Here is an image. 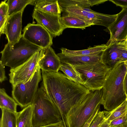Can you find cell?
Listing matches in <instances>:
<instances>
[{
  "label": "cell",
  "mask_w": 127,
  "mask_h": 127,
  "mask_svg": "<svg viewBox=\"0 0 127 127\" xmlns=\"http://www.w3.org/2000/svg\"><path fill=\"white\" fill-rule=\"evenodd\" d=\"M41 73L42 83L45 91L60 111L64 124L66 115L73 106L83 100L90 91L60 72L42 70Z\"/></svg>",
  "instance_id": "cell-1"
},
{
  "label": "cell",
  "mask_w": 127,
  "mask_h": 127,
  "mask_svg": "<svg viewBox=\"0 0 127 127\" xmlns=\"http://www.w3.org/2000/svg\"><path fill=\"white\" fill-rule=\"evenodd\" d=\"M126 71L123 62H118L110 68L103 85L101 103L107 111L114 109L126 100L124 85Z\"/></svg>",
  "instance_id": "cell-2"
},
{
  "label": "cell",
  "mask_w": 127,
  "mask_h": 127,
  "mask_svg": "<svg viewBox=\"0 0 127 127\" xmlns=\"http://www.w3.org/2000/svg\"><path fill=\"white\" fill-rule=\"evenodd\" d=\"M62 10V16L71 15L78 18L91 26H103L108 28L115 21L117 14L110 15L95 12L90 8L88 0H58Z\"/></svg>",
  "instance_id": "cell-3"
},
{
  "label": "cell",
  "mask_w": 127,
  "mask_h": 127,
  "mask_svg": "<svg viewBox=\"0 0 127 127\" xmlns=\"http://www.w3.org/2000/svg\"><path fill=\"white\" fill-rule=\"evenodd\" d=\"M103 89L89 93L81 101L73 106L66 115L65 127H83L96 108L100 105Z\"/></svg>",
  "instance_id": "cell-4"
},
{
  "label": "cell",
  "mask_w": 127,
  "mask_h": 127,
  "mask_svg": "<svg viewBox=\"0 0 127 127\" xmlns=\"http://www.w3.org/2000/svg\"><path fill=\"white\" fill-rule=\"evenodd\" d=\"M33 127H41L62 120L58 110L47 95L41 83L32 103Z\"/></svg>",
  "instance_id": "cell-5"
},
{
  "label": "cell",
  "mask_w": 127,
  "mask_h": 127,
  "mask_svg": "<svg viewBox=\"0 0 127 127\" xmlns=\"http://www.w3.org/2000/svg\"><path fill=\"white\" fill-rule=\"evenodd\" d=\"M43 48L33 44L25 39L22 34L20 38L11 48L7 43L0 52V61L4 66L14 68L21 65L37 51Z\"/></svg>",
  "instance_id": "cell-6"
},
{
  "label": "cell",
  "mask_w": 127,
  "mask_h": 127,
  "mask_svg": "<svg viewBox=\"0 0 127 127\" xmlns=\"http://www.w3.org/2000/svg\"><path fill=\"white\" fill-rule=\"evenodd\" d=\"M84 82V86L90 91L103 88L107 74L110 69L101 61L90 64L74 65Z\"/></svg>",
  "instance_id": "cell-7"
},
{
  "label": "cell",
  "mask_w": 127,
  "mask_h": 127,
  "mask_svg": "<svg viewBox=\"0 0 127 127\" xmlns=\"http://www.w3.org/2000/svg\"><path fill=\"white\" fill-rule=\"evenodd\" d=\"M45 52V49L37 51L21 65L10 69L9 81L12 87L20 83L25 84L32 80L35 72L40 68V63Z\"/></svg>",
  "instance_id": "cell-8"
},
{
  "label": "cell",
  "mask_w": 127,
  "mask_h": 127,
  "mask_svg": "<svg viewBox=\"0 0 127 127\" xmlns=\"http://www.w3.org/2000/svg\"><path fill=\"white\" fill-rule=\"evenodd\" d=\"M40 69V68L38 69L31 81L12 87V97L21 108L32 103L39 84L42 79Z\"/></svg>",
  "instance_id": "cell-9"
},
{
  "label": "cell",
  "mask_w": 127,
  "mask_h": 127,
  "mask_svg": "<svg viewBox=\"0 0 127 127\" xmlns=\"http://www.w3.org/2000/svg\"><path fill=\"white\" fill-rule=\"evenodd\" d=\"M22 35L30 43L45 49L51 46L53 44V37L42 26L29 23L25 26Z\"/></svg>",
  "instance_id": "cell-10"
},
{
  "label": "cell",
  "mask_w": 127,
  "mask_h": 127,
  "mask_svg": "<svg viewBox=\"0 0 127 127\" xmlns=\"http://www.w3.org/2000/svg\"><path fill=\"white\" fill-rule=\"evenodd\" d=\"M61 16L34 9L32 15L37 24L44 27L53 37L60 36L64 30L60 22Z\"/></svg>",
  "instance_id": "cell-11"
},
{
  "label": "cell",
  "mask_w": 127,
  "mask_h": 127,
  "mask_svg": "<svg viewBox=\"0 0 127 127\" xmlns=\"http://www.w3.org/2000/svg\"><path fill=\"white\" fill-rule=\"evenodd\" d=\"M108 29L110 36L105 44L106 46L115 41L126 40L127 37V9H122L117 14L116 19Z\"/></svg>",
  "instance_id": "cell-12"
},
{
  "label": "cell",
  "mask_w": 127,
  "mask_h": 127,
  "mask_svg": "<svg viewBox=\"0 0 127 127\" xmlns=\"http://www.w3.org/2000/svg\"><path fill=\"white\" fill-rule=\"evenodd\" d=\"M24 10L9 16L4 30V34L8 40L7 44L11 48L19 40L22 35V17Z\"/></svg>",
  "instance_id": "cell-13"
},
{
  "label": "cell",
  "mask_w": 127,
  "mask_h": 127,
  "mask_svg": "<svg viewBox=\"0 0 127 127\" xmlns=\"http://www.w3.org/2000/svg\"><path fill=\"white\" fill-rule=\"evenodd\" d=\"M61 63L59 58L51 46L45 49L44 56L40 64V69L42 70L48 72H58Z\"/></svg>",
  "instance_id": "cell-14"
},
{
  "label": "cell",
  "mask_w": 127,
  "mask_h": 127,
  "mask_svg": "<svg viewBox=\"0 0 127 127\" xmlns=\"http://www.w3.org/2000/svg\"><path fill=\"white\" fill-rule=\"evenodd\" d=\"M118 41H115L107 46L102 54L101 61L110 68L119 62L120 55L123 50Z\"/></svg>",
  "instance_id": "cell-15"
},
{
  "label": "cell",
  "mask_w": 127,
  "mask_h": 127,
  "mask_svg": "<svg viewBox=\"0 0 127 127\" xmlns=\"http://www.w3.org/2000/svg\"><path fill=\"white\" fill-rule=\"evenodd\" d=\"M102 54L94 56H83L66 54L61 52L57 55L61 62L68 63L73 66L95 63L101 61Z\"/></svg>",
  "instance_id": "cell-16"
},
{
  "label": "cell",
  "mask_w": 127,
  "mask_h": 127,
  "mask_svg": "<svg viewBox=\"0 0 127 127\" xmlns=\"http://www.w3.org/2000/svg\"><path fill=\"white\" fill-rule=\"evenodd\" d=\"M31 5L34 9L55 15H61L62 10L58 0H32Z\"/></svg>",
  "instance_id": "cell-17"
},
{
  "label": "cell",
  "mask_w": 127,
  "mask_h": 127,
  "mask_svg": "<svg viewBox=\"0 0 127 127\" xmlns=\"http://www.w3.org/2000/svg\"><path fill=\"white\" fill-rule=\"evenodd\" d=\"M107 46L105 44L95 45L93 47L90 46L88 49L79 50H72L62 48L61 50L63 54L77 56H94L102 54Z\"/></svg>",
  "instance_id": "cell-18"
},
{
  "label": "cell",
  "mask_w": 127,
  "mask_h": 127,
  "mask_svg": "<svg viewBox=\"0 0 127 127\" xmlns=\"http://www.w3.org/2000/svg\"><path fill=\"white\" fill-rule=\"evenodd\" d=\"M33 106L31 104L24 108L17 115V127H33Z\"/></svg>",
  "instance_id": "cell-19"
},
{
  "label": "cell",
  "mask_w": 127,
  "mask_h": 127,
  "mask_svg": "<svg viewBox=\"0 0 127 127\" xmlns=\"http://www.w3.org/2000/svg\"><path fill=\"white\" fill-rule=\"evenodd\" d=\"M60 21L64 30L67 28L83 29L91 26L81 19L71 15L62 16L60 18Z\"/></svg>",
  "instance_id": "cell-20"
},
{
  "label": "cell",
  "mask_w": 127,
  "mask_h": 127,
  "mask_svg": "<svg viewBox=\"0 0 127 127\" xmlns=\"http://www.w3.org/2000/svg\"><path fill=\"white\" fill-rule=\"evenodd\" d=\"M18 104L13 98L6 93L3 88L0 89V107L15 113H17Z\"/></svg>",
  "instance_id": "cell-21"
},
{
  "label": "cell",
  "mask_w": 127,
  "mask_h": 127,
  "mask_svg": "<svg viewBox=\"0 0 127 127\" xmlns=\"http://www.w3.org/2000/svg\"><path fill=\"white\" fill-rule=\"evenodd\" d=\"M60 70L62 71L65 76L71 80L84 85V82L80 74L70 64L61 62Z\"/></svg>",
  "instance_id": "cell-22"
},
{
  "label": "cell",
  "mask_w": 127,
  "mask_h": 127,
  "mask_svg": "<svg viewBox=\"0 0 127 127\" xmlns=\"http://www.w3.org/2000/svg\"><path fill=\"white\" fill-rule=\"evenodd\" d=\"M1 117L0 127H17V113L5 109L1 108Z\"/></svg>",
  "instance_id": "cell-23"
},
{
  "label": "cell",
  "mask_w": 127,
  "mask_h": 127,
  "mask_svg": "<svg viewBox=\"0 0 127 127\" xmlns=\"http://www.w3.org/2000/svg\"><path fill=\"white\" fill-rule=\"evenodd\" d=\"M103 111L105 121L110 123L113 120L127 113V100H126L120 106L112 110Z\"/></svg>",
  "instance_id": "cell-24"
},
{
  "label": "cell",
  "mask_w": 127,
  "mask_h": 127,
  "mask_svg": "<svg viewBox=\"0 0 127 127\" xmlns=\"http://www.w3.org/2000/svg\"><path fill=\"white\" fill-rule=\"evenodd\" d=\"M32 0H8L6 3L8 6L9 16L24 10L28 4H31Z\"/></svg>",
  "instance_id": "cell-25"
},
{
  "label": "cell",
  "mask_w": 127,
  "mask_h": 127,
  "mask_svg": "<svg viewBox=\"0 0 127 127\" xmlns=\"http://www.w3.org/2000/svg\"><path fill=\"white\" fill-rule=\"evenodd\" d=\"M7 0L2 1L0 4V36L4 34V30L6 22L9 17L8 6Z\"/></svg>",
  "instance_id": "cell-26"
},
{
  "label": "cell",
  "mask_w": 127,
  "mask_h": 127,
  "mask_svg": "<svg viewBox=\"0 0 127 127\" xmlns=\"http://www.w3.org/2000/svg\"><path fill=\"white\" fill-rule=\"evenodd\" d=\"M105 121V116L103 111H100L97 114L90 127H99Z\"/></svg>",
  "instance_id": "cell-27"
},
{
  "label": "cell",
  "mask_w": 127,
  "mask_h": 127,
  "mask_svg": "<svg viewBox=\"0 0 127 127\" xmlns=\"http://www.w3.org/2000/svg\"><path fill=\"white\" fill-rule=\"evenodd\" d=\"M127 123V113L124 115L118 117L112 121L110 123V127Z\"/></svg>",
  "instance_id": "cell-28"
},
{
  "label": "cell",
  "mask_w": 127,
  "mask_h": 127,
  "mask_svg": "<svg viewBox=\"0 0 127 127\" xmlns=\"http://www.w3.org/2000/svg\"><path fill=\"white\" fill-rule=\"evenodd\" d=\"M100 105L99 106L96 108L92 115L83 127H90L91 124L95 119L97 114L100 111Z\"/></svg>",
  "instance_id": "cell-29"
},
{
  "label": "cell",
  "mask_w": 127,
  "mask_h": 127,
  "mask_svg": "<svg viewBox=\"0 0 127 127\" xmlns=\"http://www.w3.org/2000/svg\"><path fill=\"white\" fill-rule=\"evenodd\" d=\"M117 6L122 8V9H127V0H110Z\"/></svg>",
  "instance_id": "cell-30"
},
{
  "label": "cell",
  "mask_w": 127,
  "mask_h": 127,
  "mask_svg": "<svg viewBox=\"0 0 127 127\" xmlns=\"http://www.w3.org/2000/svg\"><path fill=\"white\" fill-rule=\"evenodd\" d=\"M0 82L2 83L7 79V78L5 75V66L3 65L0 61Z\"/></svg>",
  "instance_id": "cell-31"
},
{
  "label": "cell",
  "mask_w": 127,
  "mask_h": 127,
  "mask_svg": "<svg viewBox=\"0 0 127 127\" xmlns=\"http://www.w3.org/2000/svg\"><path fill=\"white\" fill-rule=\"evenodd\" d=\"M127 61V50L123 49L119 57V62Z\"/></svg>",
  "instance_id": "cell-32"
},
{
  "label": "cell",
  "mask_w": 127,
  "mask_h": 127,
  "mask_svg": "<svg viewBox=\"0 0 127 127\" xmlns=\"http://www.w3.org/2000/svg\"><path fill=\"white\" fill-rule=\"evenodd\" d=\"M41 127H65L62 120L57 123Z\"/></svg>",
  "instance_id": "cell-33"
},
{
  "label": "cell",
  "mask_w": 127,
  "mask_h": 127,
  "mask_svg": "<svg viewBox=\"0 0 127 127\" xmlns=\"http://www.w3.org/2000/svg\"><path fill=\"white\" fill-rule=\"evenodd\" d=\"M88 0L91 6L103 3L108 1V0Z\"/></svg>",
  "instance_id": "cell-34"
},
{
  "label": "cell",
  "mask_w": 127,
  "mask_h": 127,
  "mask_svg": "<svg viewBox=\"0 0 127 127\" xmlns=\"http://www.w3.org/2000/svg\"><path fill=\"white\" fill-rule=\"evenodd\" d=\"M119 44L123 49L127 50V42L126 41H119Z\"/></svg>",
  "instance_id": "cell-35"
},
{
  "label": "cell",
  "mask_w": 127,
  "mask_h": 127,
  "mask_svg": "<svg viewBox=\"0 0 127 127\" xmlns=\"http://www.w3.org/2000/svg\"><path fill=\"white\" fill-rule=\"evenodd\" d=\"M124 85L127 98V73H126L124 80Z\"/></svg>",
  "instance_id": "cell-36"
},
{
  "label": "cell",
  "mask_w": 127,
  "mask_h": 127,
  "mask_svg": "<svg viewBox=\"0 0 127 127\" xmlns=\"http://www.w3.org/2000/svg\"><path fill=\"white\" fill-rule=\"evenodd\" d=\"M110 123L108 122L105 121L99 127H110Z\"/></svg>",
  "instance_id": "cell-37"
},
{
  "label": "cell",
  "mask_w": 127,
  "mask_h": 127,
  "mask_svg": "<svg viewBox=\"0 0 127 127\" xmlns=\"http://www.w3.org/2000/svg\"><path fill=\"white\" fill-rule=\"evenodd\" d=\"M124 63L126 68L127 69V61L124 62Z\"/></svg>",
  "instance_id": "cell-38"
},
{
  "label": "cell",
  "mask_w": 127,
  "mask_h": 127,
  "mask_svg": "<svg viewBox=\"0 0 127 127\" xmlns=\"http://www.w3.org/2000/svg\"><path fill=\"white\" fill-rule=\"evenodd\" d=\"M125 41H126L127 42V38H126V40H125Z\"/></svg>",
  "instance_id": "cell-39"
},
{
  "label": "cell",
  "mask_w": 127,
  "mask_h": 127,
  "mask_svg": "<svg viewBox=\"0 0 127 127\" xmlns=\"http://www.w3.org/2000/svg\"><path fill=\"white\" fill-rule=\"evenodd\" d=\"M126 73H127V71H126Z\"/></svg>",
  "instance_id": "cell-40"
},
{
  "label": "cell",
  "mask_w": 127,
  "mask_h": 127,
  "mask_svg": "<svg viewBox=\"0 0 127 127\" xmlns=\"http://www.w3.org/2000/svg\"><path fill=\"white\" fill-rule=\"evenodd\" d=\"M126 100H127V99Z\"/></svg>",
  "instance_id": "cell-41"
}]
</instances>
